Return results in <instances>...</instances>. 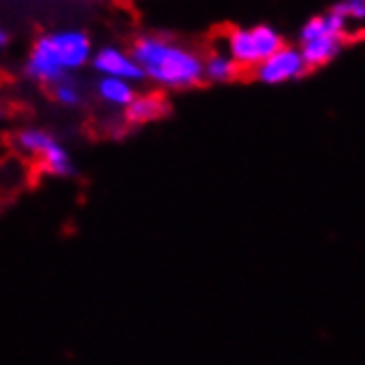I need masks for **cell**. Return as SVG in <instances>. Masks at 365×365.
Returning a JSON list of instances; mask_svg holds the SVG:
<instances>
[{"instance_id": "cell-1", "label": "cell", "mask_w": 365, "mask_h": 365, "mask_svg": "<svg viewBox=\"0 0 365 365\" xmlns=\"http://www.w3.org/2000/svg\"><path fill=\"white\" fill-rule=\"evenodd\" d=\"M144 80L160 89L186 91L204 82L202 56L166 36L146 34L133 42L131 49Z\"/></svg>"}, {"instance_id": "cell-2", "label": "cell", "mask_w": 365, "mask_h": 365, "mask_svg": "<svg viewBox=\"0 0 365 365\" xmlns=\"http://www.w3.org/2000/svg\"><path fill=\"white\" fill-rule=\"evenodd\" d=\"M93 56V42L82 29H56L40 36L25 60V73L29 80L53 87L89 67Z\"/></svg>"}, {"instance_id": "cell-3", "label": "cell", "mask_w": 365, "mask_h": 365, "mask_svg": "<svg viewBox=\"0 0 365 365\" xmlns=\"http://www.w3.org/2000/svg\"><path fill=\"white\" fill-rule=\"evenodd\" d=\"M350 36L352 27L332 9L308 18L299 29V51L304 56L306 67L319 69L336 60Z\"/></svg>"}, {"instance_id": "cell-4", "label": "cell", "mask_w": 365, "mask_h": 365, "mask_svg": "<svg viewBox=\"0 0 365 365\" xmlns=\"http://www.w3.org/2000/svg\"><path fill=\"white\" fill-rule=\"evenodd\" d=\"M284 36L272 25H246L230 27L224 34V53L244 69H257L259 64L270 58L279 47H284Z\"/></svg>"}, {"instance_id": "cell-5", "label": "cell", "mask_w": 365, "mask_h": 365, "mask_svg": "<svg viewBox=\"0 0 365 365\" xmlns=\"http://www.w3.org/2000/svg\"><path fill=\"white\" fill-rule=\"evenodd\" d=\"M16 146L20 153L36 160L45 173L53 178L67 180L76 175V162L69 153V148L64 146L53 133L45 131V128L29 126L16 133Z\"/></svg>"}, {"instance_id": "cell-6", "label": "cell", "mask_w": 365, "mask_h": 365, "mask_svg": "<svg viewBox=\"0 0 365 365\" xmlns=\"http://www.w3.org/2000/svg\"><path fill=\"white\" fill-rule=\"evenodd\" d=\"M308 73V67L304 62V56L299 47L284 45L279 47L270 58H266L259 67L255 69V78L268 87H279V84H288Z\"/></svg>"}, {"instance_id": "cell-7", "label": "cell", "mask_w": 365, "mask_h": 365, "mask_svg": "<svg viewBox=\"0 0 365 365\" xmlns=\"http://www.w3.org/2000/svg\"><path fill=\"white\" fill-rule=\"evenodd\" d=\"M89 64L100 78H118V80H126L133 84L144 80L142 69L138 67L133 53L122 47H115V45L93 49Z\"/></svg>"}, {"instance_id": "cell-8", "label": "cell", "mask_w": 365, "mask_h": 365, "mask_svg": "<svg viewBox=\"0 0 365 365\" xmlns=\"http://www.w3.org/2000/svg\"><path fill=\"white\" fill-rule=\"evenodd\" d=\"M168 111H170V104L162 93H155V91L138 93L133 102L124 109V120L131 126H144V124H151V122L166 118Z\"/></svg>"}, {"instance_id": "cell-9", "label": "cell", "mask_w": 365, "mask_h": 365, "mask_svg": "<svg viewBox=\"0 0 365 365\" xmlns=\"http://www.w3.org/2000/svg\"><path fill=\"white\" fill-rule=\"evenodd\" d=\"M96 93L106 106H113V109L124 111L138 96V89L133 82L118 80V78H100L96 84Z\"/></svg>"}, {"instance_id": "cell-10", "label": "cell", "mask_w": 365, "mask_h": 365, "mask_svg": "<svg viewBox=\"0 0 365 365\" xmlns=\"http://www.w3.org/2000/svg\"><path fill=\"white\" fill-rule=\"evenodd\" d=\"M202 71H204V80L212 84H228L242 76V69L224 51H212L208 58H204Z\"/></svg>"}, {"instance_id": "cell-11", "label": "cell", "mask_w": 365, "mask_h": 365, "mask_svg": "<svg viewBox=\"0 0 365 365\" xmlns=\"http://www.w3.org/2000/svg\"><path fill=\"white\" fill-rule=\"evenodd\" d=\"M51 93H53V100L62 106H78L82 102V89H80V84L71 78L67 80H62L58 84H53L51 87Z\"/></svg>"}, {"instance_id": "cell-12", "label": "cell", "mask_w": 365, "mask_h": 365, "mask_svg": "<svg viewBox=\"0 0 365 365\" xmlns=\"http://www.w3.org/2000/svg\"><path fill=\"white\" fill-rule=\"evenodd\" d=\"M332 11L339 14L350 27L361 25L365 20V0H336Z\"/></svg>"}, {"instance_id": "cell-13", "label": "cell", "mask_w": 365, "mask_h": 365, "mask_svg": "<svg viewBox=\"0 0 365 365\" xmlns=\"http://www.w3.org/2000/svg\"><path fill=\"white\" fill-rule=\"evenodd\" d=\"M7 42H9V36H7L3 29H0V51H3V49L7 47Z\"/></svg>"}]
</instances>
